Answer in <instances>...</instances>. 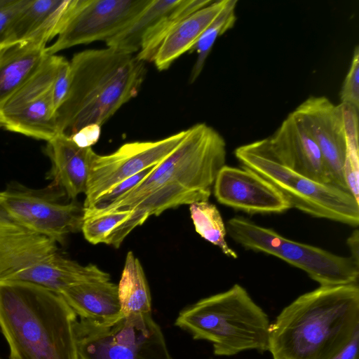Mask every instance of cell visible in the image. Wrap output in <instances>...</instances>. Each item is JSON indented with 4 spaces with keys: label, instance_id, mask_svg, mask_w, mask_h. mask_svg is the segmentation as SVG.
<instances>
[{
    "label": "cell",
    "instance_id": "6da1fadb",
    "mask_svg": "<svg viewBox=\"0 0 359 359\" xmlns=\"http://www.w3.org/2000/svg\"><path fill=\"white\" fill-rule=\"evenodd\" d=\"M226 158L223 137L206 123H196L187 129L178 146L138 184L97 210H131L133 214L119 228L126 236L152 215L158 216L180 205L208 201Z\"/></svg>",
    "mask_w": 359,
    "mask_h": 359
},
{
    "label": "cell",
    "instance_id": "7a4b0ae2",
    "mask_svg": "<svg viewBox=\"0 0 359 359\" xmlns=\"http://www.w3.org/2000/svg\"><path fill=\"white\" fill-rule=\"evenodd\" d=\"M358 330V284L320 286L271 323L268 351L273 359H330Z\"/></svg>",
    "mask_w": 359,
    "mask_h": 359
},
{
    "label": "cell",
    "instance_id": "3957f363",
    "mask_svg": "<svg viewBox=\"0 0 359 359\" xmlns=\"http://www.w3.org/2000/svg\"><path fill=\"white\" fill-rule=\"evenodd\" d=\"M69 65V89L56 111L58 134L67 137L104 124L137 95L147 73L136 55L108 47L77 53Z\"/></svg>",
    "mask_w": 359,
    "mask_h": 359
},
{
    "label": "cell",
    "instance_id": "277c9868",
    "mask_svg": "<svg viewBox=\"0 0 359 359\" xmlns=\"http://www.w3.org/2000/svg\"><path fill=\"white\" fill-rule=\"evenodd\" d=\"M77 318L58 293L29 282L0 280V330L9 359H79Z\"/></svg>",
    "mask_w": 359,
    "mask_h": 359
},
{
    "label": "cell",
    "instance_id": "5b68a950",
    "mask_svg": "<svg viewBox=\"0 0 359 359\" xmlns=\"http://www.w3.org/2000/svg\"><path fill=\"white\" fill-rule=\"evenodd\" d=\"M270 324L266 313L239 284L187 306L175 323L194 339L210 342L218 356L268 351Z\"/></svg>",
    "mask_w": 359,
    "mask_h": 359
},
{
    "label": "cell",
    "instance_id": "8992f818",
    "mask_svg": "<svg viewBox=\"0 0 359 359\" xmlns=\"http://www.w3.org/2000/svg\"><path fill=\"white\" fill-rule=\"evenodd\" d=\"M235 156L243 167L276 187L291 208L311 216L357 227L359 201L348 191L318 182L282 164L270 151L266 138L238 147Z\"/></svg>",
    "mask_w": 359,
    "mask_h": 359
},
{
    "label": "cell",
    "instance_id": "52a82bcc",
    "mask_svg": "<svg viewBox=\"0 0 359 359\" xmlns=\"http://www.w3.org/2000/svg\"><path fill=\"white\" fill-rule=\"evenodd\" d=\"M226 228L231 239L244 248L276 257L304 271L320 286L358 283L359 265L351 257L288 239L242 217L229 219Z\"/></svg>",
    "mask_w": 359,
    "mask_h": 359
},
{
    "label": "cell",
    "instance_id": "ba28073f",
    "mask_svg": "<svg viewBox=\"0 0 359 359\" xmlns=\"http://www.w3.org/2000/svg\"><path fill=\"white\" fill-rule=\"evenodd\" d=\"M75 334L79 359H173L151 313L109 324L79 318Z\"/></svg>",
    "mask_w": 359,
    "mask_h": 359
},
{
    "label": "cell",
    "instance_id": "9c48e42d",
    "mask_svg": "<svg viewBox=\"0 0 359 359\" xmlns=\"http://www.w3.org/2000/svg\"><path fill=\"white\" fill-rule=\"evenodd\" d=\"M62 57H46L0 109V127L46 142L58 135L53 86Z\"/></svg>",
    "mask_w": 359,
    "mask_h": 359
},
{
    "label": "cell",
    "instance_id": "30bf717a",
    "mask_svg": "<svg viewBox=\"0 0 359 359\" xmlns=\"http://www.w3.org/2000/svg\"><path fill=\"white\" fill-rule=\"evenodd\" d=\"M56 244L20 224L0 205V280L48 288L59 256Z\"/></svg>",
    "mask_w": 359,
    "mask_h": 359
},
{
    "label": "cell",
    "instance_id": "8fae6325",
    "mask_svg": "<svg viewBox=\"0 0 359 359\" xmlns=\"http://www.w3.org/2000/svg\"><path fill=\"white\" fill-rule=\"evenodd\" d=\"M57 187L34 189L13 183L0 192V205L27 228L62 244L67 235L81 230L84 211L75 202H59Z\"/></svg>",
    "mask_w": 359,
    "mask_h": 359
},
{
    "label": "cell",
    "instance_id": "7c38bea8",
    "mask_svg": "<svg viewBox=\"0 0 359 359\" xmlns=\"http://www.w3.org/2000/svg\"><path fill=\"white\" fill-rule=\"evenodd\" d=\"M151 0H75L56 41L46 49L55 55L70 47L106 41L121 32L147 6Z\"/></svg>",
    "mask_w": 359,
    "mask_h": 359
},
{
    "label": "cell",
    "instance_id": "4fadbf2b",
    "mask_svg": "<svg viewBox=\"0 0 359 359\" xmlns=\"http://www.w3.org/2000/svg\"><path fill=\"white\" fill-rule=\"evenodd\" d=\"M187 130L156 141L133 142L107 155L95 154L90 164L83 208H90L109 189L154 166L182 142Z\"/></svg>",
    "mask_w": 359,
    "mask_h": 359
},
{
    "label": "cell",
    "instance_id": "5bb4252c",
    "mask_svg": "<svg viewBox=\"0 0 359 359\" xmlns=\"http://www.w3.org/2000/svg\"><path fill=\"white\" fill-rule=\"evenodd\" d=\"M292 113L318 147L331 184L349 192L344 177L346 135L342 104L336 105L324 96H311Z\"/></svg>",
    "mask_w": 359,
    "mask_h": 359
},
{
    "label": "cell",
    "instance_id": "9a60e30c",
    "mask_svg": "<svg viewBox=\"0 0 359 359\" xmlns=\"http://www.w3.org/2000/svg\"><path fill=\"white\" fill-rule=\"evenodd\" d=\"M212 188L219 203L246 213H281L291 208L276 187L243 166H223Z\"/></svg>",
    "mask_w": 359,
    "mask_h": 359
},
{
    "label": "cell",
    "instance_id": "2e32d148",
    "mask_svg": "<svg viewBox=\"0 0 359 359\" xmlns=\"http://www.w3.org/2000/svg\"><path fill=\"white\" fill-rule=\"evenodd\" d=\"M266 140L282 164L315 181L331 184L318 147L292 112Z\"/></svg>",
    "mask_w": 359,
    "mask_h": 359
},
{
    "label": "cell",
    "instance_id": "e0dca14e",
    "mask_svg": "<svg viewBox=\"0 0 359 359\" xmlns=\"http://www.w3.org/2000/svg\"><path fill=\"white\" fill-rule=\"evenodd\" d=\"M75 0H23L11 25L8 46L35 41L47 44L57 36Z\"/></svg>",
    "mask_w": 359,
    "mask_h": 359
},
{
    "label": "cell",
    "instance_id": "ac0fdd59",
    "mask_svg": "<svg viewBox=\"0 0 359 359\" xmlns=\"http://www.w3.org/2000/svg\"><path fill=\"white\" fill-rule=\"evenodd\" d=\"M45 152L51 162L48 177L71 199L85 194L90 164L95 152L92 147H79L58 134L47 142Z\"/></svg>",
    "mask_w": 359,
    "mask_h": 359
},
{
    "label": "cell",
    "instance_id": "d6986e66",
    "mask_svg": "<svg viewBox=\"0 0 359 359\" xmlns=\"http://www.w3.org/2000/svg\"><path fill=\"white\" fill-rule=\"evenodd\" d=\"M79 318L109 324L123 317L118 285L107 280L86 282L69 287L60 294Z\"/></svg>",
    "mask_w": 359,
    "mask_h": 359
},
{
    "label": "cell",
    "instance_id": "ffe728a7",
    "mask_svg": "<svg viewBox=\"0 0 359 359\" xmlns=\"http://www.w3.org/2000/svg\"><path fill=\"white\" fill-rule=\"evenodd\" d=\"M227 0L213 1L181 21L164 39L154 62L159 71L168 69L172 63L191 51L206 27L224 7Z\"/></svg>",
    "mask_w": 359,
    "mask_h": 359
},
{
    "label": "cell",
    "instance_id": "44dd1931",
    "mask_svg": "<svg viewBox=\"0 0 359 359\" xmlns=\"http://www.w3.org/2000/svg\"><path fill=\"white\" fill-rule=\"evenodd\" d=\"M46 44L27 41L4 47L0 52V109L33 74L48 55Z\"/></svg>",
    "mask_w": 359,
    "mask_h": 359
},
{
    "label": "cell",
    "instance_id": "7402d4cb",
    "mask_svg": "<svg viewBox=\"0 0 359 359\" xmlns=\"http://www.w3.org/2000/svg\"><path fill=\"white\" fill-rule=\"evenodd\" d=\"M118 285L123 316L151 313V298L142 266L132 251L128 252Z\"/></svg>",
    "mask_w": 359,
    "mask_h": 359
},
{
    "label": "cell",
    "instance_id": "603a6c76",
    "mask_svg": "<svg viewBox=\"0 0 359 359\" xmlns=\"http://www.w3.org/2000/svg\"><path fill=\"white\" fill-rule=\"evenodd\" d=\"M180 1L151 0L128 27L105 41L107 46L127 53H138L144 34Z\"/></svg>",
    "mask_w": 359,
    "mask_h": 359
},
{
    "label": "cell",
    "instance_id": "cb8c5ba5",
    "mask_svg": "<svg viewBox=\"0 0 359 359\" xmlns=\"http://www.w3.org/2000/svg\"><path fill=\"white\" fill-rule=\"evenodd\" d=\"M212 0H180L179 4L164 15L143 36L137 57L145 62H154L166 36L184 18L209 5Z\"/></svg>",
    "mask_w": 359,
    "mask_h": 359
},
{
    "label": "cell",
    "instance_id": "d4e9b609",
    "mask_svg": "<svg viewBox=\"0 0 359 359\" xmlns=\"http://www.w3.org/2000/svg\"><path fill=\"white\" fill-rule=\"evenodd\" d=\"M189 210L196 232L226 256L237 259L238 254L226 242V228L217 208L208 201H202L190 204Z\"/></svg>",
    "mask_w": 359,
    "mask_h": 359
},
{
    "label": "cell",
    "instance_id": "484cf974",
    "mask_svg": "<svg viewBox=\"0 0 359 359\" xmlns=\"http://www.w3.org/2000/svg\"><path fill=\"white\" fill-rule=\"evenodd\" d=\"M237 3V0H227L224 7L203 31L191 49V52H196L197 57L190 74L189 83H194L200 76L217 39L234 26Z\"/></svg>",
    "mask_w": 359,
    "mask_h": 359
},
{
    "label": "cell",
    "instance_id": "4316f807",
    "mask_svg": "<svg viewBox=\"0 0 359 359\" xmlns=\"http://www.w3.org/2000/svg\"><path fill=\"white\" fill-rule=\"evenodd\" d=\"M341 104L346 135L344 177L348 191L359 201L358 110L351 106Z\"/></svg>",
    "mask_w": 359,
    "mask_h": 359
},
{
    "label": "cell",
    "instance_id": "83f0119b",
    "mask_svg": "<svg viewBox=\"0 0 359 359\" xmlns=\"http://www.w3.org/2000/svg\"><path fill=\"white\" fill-rule=\"evenodd\" d=\"M81 231L89 243L107 244L111 233L133 214L131 210L83 208Z\"/></svg>",
    "mask_w": 359,
    "mask_h": 359
},
{
    "label": "cell",
    "instance_id": "f1b7e54d",
    "mask_svg": "<svg viewBox=\"0 0 359 359\" xmlns=\"http://www.w3.org/2000/svg\"><path fill=\"white\" fill-rule=\"evenodd\" d=\"M341 104L359 110V47L356 46L339 93Z\"/></svg>",
    "mask_w": 359,
    "mask_h": 359
},
{
    "label": "cell",
    "instance_id": "f546056e",
    "mask_svg": "<svg viewBox=\"0 0 359 359\" xmlns=\"http://www.w3.org/2000/svg\"><path fill=\"white\" fill-rule=\"evenodd\" d=\"M23 0H0V48L8 46L10 29Z\"/></svg>",
    "mask_w": 359,
    "mask_h": 359
},
{
    "label": "cell",
    "instance_id": "4dcf8cb0",
    "mask_svg": "<svg viewBox=\"0 0 359 359\" xmlns=\"http://www.w3.org/2000/svg\"><path fill=\"white\" fill-rule=\"evenodd\" d=\"M70 65L65 57H62L53 86V102L56 111L65 101L70 86Z\"/></svg>",
    "mask_w": 359,
    "mask_h": 359
},
{
    "label": "cell",
    "instance_id": "1f68e13d",
    "mask_svg": "<svg viewBox=\"0 0 359 359\" xmlns=\"http://www.w3.org/2000/svg\"><path fill=\"white\" fill-rule=\"evenodd\" d=\"M100 127L90 126L79 130L70 137L79 147L86 148L91 147L99 139Z\"/></svg>",
    "mask_w": 359,
    "mask_h": 359
},
{
    "label": "cell",
    "instance_id": "d6a6232c",
    "mask_svg": "<svg viewBox=\"0 0 359 359\" xmlns=\"http://www.w3.org/2000/svg\"><path fill=\"white\" fill-rule=\"evenodd\" d=\"M359 330H357L347 344L330 359H358Z\"/></svg>",
    "mask_w": 359,
    "mask_h": 359
},
{
    "label": "cell",
    "instance_id": "836d02e7",
    "mask_svg": "<svg viewBox=\"0 0 359 359\" xmlns=\"http://www.w3.org/2000/svg\"><path fill=\"white\" fill-rule=\"evenodd\" d=\"M347 245L351 252V257L359 265V232L356 229L347 238Z\"/></svg>",
    "mask_w": 359,
    "mask_h": 359
},
{
    "label": "cell",
    "instance_id": "e575fe53",
    "mask_svg": "<svg viewBox=\"0 0 359 359\" xmlns=\"http://www.w3.org/2000/svg\"><path fill=\"white\" fill-rule=\"evenodd\" d=\"M3 48H0V52H1V50Z\"/></svg>",
    "mask_w": 359,
    "mask_h": 359
},
{
    "label": "cell",
    "instance_id": "d590c367",
    "mask_svg": "<svg viewBox=\"0 0 359 359\" xmlns=\"http://www.w3.org/2000/svg\"><path fill=\"white\" fill-rule=\"evenodd\" d=\"M209 359H213V358H209Z\"/></svg>",
    "mask_w": 359,
    "mask_h": 359
},
{
    "label": "cell",
    "instance_id": "8d00e7d4",
    "mask_svg": "<svg viewBox=\"0 0 359 359\" xmlns=\"http://www.w3.org/2000/svg\"><path fill=\"white\" fill-rule=\"evenodd\" d=\"M1 359V358H0Z\"/></svg>",
    "mask_w": 359,
    "mask_h": 359
}]
</instances>
